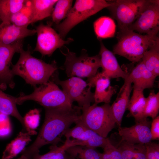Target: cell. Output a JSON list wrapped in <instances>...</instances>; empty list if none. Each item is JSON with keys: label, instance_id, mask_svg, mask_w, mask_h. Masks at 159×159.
Here are the masks:
<instances>
[{"label": "cell", "instance_id": "cell-22", "mask_svg": "<svg viewBox=\"0 0 159 159\" xmlns=\"http://www.w3.org/2000/svg\"><path fill=\"white\" fill-rule=\"evenodd\" d=\"M32 6V24L51 15L57 0H31Z\"/></svg>", "mask_w": 159, "mask_h": 159}, {"label": "cell", "instance_id": "cell-23", "mask_svg": "<svg viewBox=\"0 0 159 159\" xmlns=\"http://www.w3.org/2000/svg\"><path fill=\"white\" fill-rule=\"evenodd\" d=\"M95 33L98 39L114 37L116 31V25L113 19L109 17L102 16L94 23Z\"/></svg>", "mask_w": 159, "mask_h": 159}, {"label": "cell", "instance_id": "cell-21", "mask_svg": "<svg viewBox=\"0 0 159 159\" xmlns=\"http://www.w3.org/2000/svg\"><path fill=\"white\" fill-rule=\"evenodd\" d=\"M115 146L120 152L122 159H146L145 144H131L121 140Z\"/></svg>", "mask_w": 159, "mask_h": 159}, {"label": "cell", "instance_id": "cell-36", "mask_svg": "<svg viewBox=\"0 0 159 159\" xmlns=\"http://www.w3.org/2000/svg\"><path fill=\"white\" fill-rule=\"evenodd\" d=\"M9 116L0 113V137L8 136L11 128Z\"/></svg>", "mask_w": 159, "mask_h": 159}, {"label": "cell", "instance_id": "cell-9", "mask_svg": "<svg viewBox=\"0 0 159 159\" xmlns=\"http://www.w3.org/2000/svg\"><path fill=\"white\" fill-rule=\"evenodd\" d=\"M148 0L108 1L107 8L117 21L119 29L128 28L136 19Z\"/></svg>", "mask_w": 159, "mask_h": 159}, {"label": "cell", "instance_id": "cell-3", "mask_svg": "<svg viewBox=\"0 0 159 159\" xmlns=\"http://www.w3.org/2000/svg\"><path fill=\"white\" fill-rule=\"evenodd\" d=\"M117 42L113 53L123 57L134 64L141 61L145 52L158 42L159 37L141 34L128 28L119 30Z\"/></svg>", "mask_w": 159, "mask_h": 159}, {"label": "cell", "instance_id": "cell-16", "mask_svg": "<svg viewBox=\"0 0 159 159\" xmlns=\"http://www.w3.org/2000/svg\"><path fill=\"white\" fill-rule=\"evenodd\" d=\"M132 83L128 77L124 79V83L117 93L116 99L110 105L112 113L118 127L121 126L123 115L127 109L132 89Z\"/></svg>", "mask_w": 159, "mask_h": 159}, {"label": "cell", "instance_id": "cell-20", "mask_svg": "<svg viewBox=\"0 0 159 159\" xmlns=\"http://www.w3.org/2000/svg\"><path fill=\"white\" fill-rule=\"evenodd\" d=\"M31 135L28 132H20L17 137L6 146L1 159H12L22 152L31 141Z\"/></svg>", "mask_w": 159, "mask_h": 159}, {"label": "cell", "instance_id": "cell-17", "mask_svg": "<svg viewBox=\"0 0 159 159\" xmlns=\"http://www.w3.org/2000/svg\"><path fill=\"white\" fill-rule=\"evenodd\" d=\"M34 29L16 26L12 24L0 23V43L6 45L13 44L36 34Z\"/></svg>", "mask_w": 159, "mask_h": 159}, {"label": "cell", "instance_id": "cell-34", "mask_svg": "<svg viewBox=\"0 0 159 159\" xmlns=\"http://www.w3.org/2000/svg\"><path fill=\"white\" fill-rule=\"evenodd\" d=\"M25 130L31 135L37 134L35 130L39 125L40 112L37 109L30 110L23 117Z\"/></svg>", "mask_w": 159, "mask_h": 159}, {"label": "cell", "instance_id": "cell-24", "mask_svg": "<svg viewBox=\"0 0 159 159\" xmlns=\"http://www.w3.org/2000/svg\"><path fill=\"white\" fill-rule=\"evenodd\" d=\"M16 98V97L4 93L0 89V113L16 118L25 130L23 117L17 108Z\"/></svg>", "mask_w": 159, "mask_h": 159}, {"label": "cell", "instance_id": "cell-31", "mask_svg": "<svg viewBox=\"0 0 159 159\" xmlns=\"http://www.w3.org/2000/svg\"><path fill=\"white\" fill-rule=\"evenodd\" d=\"M73 1L59 0L56 3L51 14L52 23L58 24L66 18L72 8Z\"/></svg>", "mask_w": 159, "mask_h": 159}, {"label": "cell", "instance_id": "cell-37", "mask_svg": "<svg viewBox=\"0 0 159 159\" xmlns=\"http://www.w3.org/2000/svg\"><path fill=\"white\" fill-rule=\"evenodd\" d=\"M145 145L146 159H159V144L151 141Z\"/></svg>", "mask_w": 159, "mask_h": 159}, {"label": "cell", "instance_id": "cell-40", "mask_svg": "<svg viewBox=\"0 0 159 159\" xmlns=\"http://www.w3.org/2000/svg\"><path fill=\"white\" fill-rule=\"evenodd\" d=\"M17 159H30V158L25 155L22 154L21 156Z\"/></svg>", "mask_w": 159, "mask_h": 159}, {"label": "cell", "instance_id": "cell-27", "mask_svg": "<svg viewBox=\"0 0 159 159\" xmlns=\"http://www.w3.org/2000/svg\"><path fill=\"white\" fill-rule=\"evenodd\" d=\"M74 146L75 145L73 139H66L62 145L58 146L56 144L52 145L48 152L43 155L37 153L31 159H64L66 150Z\"/></svg>", "mask_w": 159, "mask_h": 159}, {"label": "cell", "instance_id": "cell-2", "mask_svg": "<svg viewBox=\"0 0 159 159\" xmlns=\"http://www.w3.org/2000/svg\"><path fill=\"white\" fill-rule=\"evenodd\" d=\"M19 53V59L13 66L11 72L14 76L21 77L26 83L34 87L47 82L57 70L55 61L50 64L47 63L32 56L30 50L25 51L23 49Z\"/></svg>", "mask_w": 159, "mask_h": 159}, {"label": "cell", "instance_id": "cell-12", "mask_svg": "<svg viewBox=\"0 0 159 159\" xmlns=\"http://www.w3.org/2000/svg\"><path fill=\"white\" fill-rule=\"evenodd\" d=\"M23 40L9 45L0 43V89L2 90L7 87L13 88L15 86L14 76L10 67L14 54L19 53L23 49Z\"/></svg>", "mask_w": 159, "mask_h": 159}, {"label": "cell", "instance_id": "cell-41", "mask_svg": "<svg viewBox=\"0 0 159 159\" xmlns=\"http://www.w3.org/2000/svg\"><path fill=\"white\" fill-rule=\"evenodd\" d=\"M1 23V20L0 19V23Z\"/></svg>", "mask_w": 159, "mask_h": 159}, {"label": "cell", "instance_id": "cell-33", "mask_svg": "<svg viewBox=\"0 0 159 159\" xmlns=\"http://www.w3.org/2000/svg\"><path fill=\"white\" fill-rule=\"evenodd\" d=\"M146 98L144 115L145 118L150 117L153 119L157 116L159 110V92L155 93V91H150Z\"/></svg>", "mask_w": 159, "mask_h": 159}, {"label": "cell", "instance_id": "cell-14", "mask_svg": "<svg viewBox=\"0 0 159 159\" xmlns=\"http://www.w3.org/2000/svg\"><path fill=\"white\" fill-rule=\"evenodd\" d=\"M110 79L102 72H97L93 77L88 79L87 82L92 87H95L94 93V103L104 102L110 104L112 96L117 92L118 86L110 85Z\"/></svg>", "mask_w": 159, "mask_h": 159}, {"label": "cell", "instance_id": "cell-15", "mask_svg": "<svg viewBox=\"0 0 159 159\" xmlns=\"http://www.w3.org/2000/svg\"><path fill=\"white\" fill-rule=\"evenodd\" d=\"M100 49L99 55L100 57L102 72L110 79L121 77L125 79L128 73L120 66L113 53L107 49L100 41Z\"/></svg>", "mask_w": 159, "mask_h": 159}, {"label": "cell", "instance_id": "cell-1", "mask_svg": "<svg viewBox=\"0 0 159 159\" xmlns=\"http://www.w3.org/2000/svg\"><path fill=\"white\" fill-rule=\"evenodd\" d=\"M45 118L36 140L22 151L30 159L39 153V150L45 145L56 144L73 124L81 120V108L71 107L44 108Z\"/></svg>", "mask_w": 159, "mask_h": 159}, {"label": "cell", "instance_id": "cell-30", "mask_svg": "<svg viewBox=\"0 0 159 159\" xmlns=\"http://www.w3.org/2000/svg\"><path fill=\"white\" fill-rule=\"evenodd\" d=\"M66 152L76 159H102V153L95 148L80 145L70 147Z\"/></svg>", "mask_w": 159, "mask_h": 159}, {"label": "cell", "instance_id": "cell-4", "mask_svg": "<svg viewBox=\"0 0 159 159\" xmlns=\"http://www.w3.org/2000/svg\"><path fill=\"white\" fill-rule=\"evenodd\" d=\"M34 91L28 95H21L16 98V104L32 100L44 108L71 107L73 102L65 93L52 80L34 87Z\"/></svg>", "mask_w": 159, "mask_h": 159}, {"label": "cell", "instance_id": "cell-39", "mask_svg": "<svg viewBox=\"0 0 159 159\" xmlns=\"http://www.w3.org/2000/svg\"><path fill=\"white\" fill-rule=\"evenodd\" d=\"M64 159H76L70 156L66 152L64 156Z\"/></svg>", "mask_w": 159, "mask_h": 159}, {"label": "cell", "instance_id": "cell-8", "mask_svg": "<svg viewBox=\"0 0 159 159\" xmlns=\"http://www.w3.org/2000/svg\"><path fill=\"white\" fill-rule=\"evenodd\" d=\"M58 75L57 70L50 78L57 85H60L69 98L73 102H77L81 109L89 106L91 102H94V93L91 92L92 87L87 82L75 77L61 81Z\"/></svg>", "mask_w": 159, "mask_h": 159}, {"label": "cell", "instance_id": "cell-11", "mask_svg": "<svg viewBox=\"0 0 159 159\" xmlns=\"http://www.w3.org/2000/svg\"><path fill=\"white\" fill-rule=\"evenodd\" d=\"M37 38L34 51H37L42 56H50L57 49L73 41L69 38L66 40L62 39L52 27L51 24H40L36 27Z\"/></svg>", "mask_w": 159, "mask_h": 159}, {"label": "cell", "instance_id": "cell-19", "mask_svg": "<svg viewBox=\"0 0 159 159\" xmlns=\"http://www.w3.org/2000/svg\"><path fill=\"white\" fill-rule=\"evenodd\" d=\"M132 95L130 98L127 109L129 111L127 117H132L135 122L147 119L145 116L144 111L146 98L143 94V90L132 88Z\"/></svg>", "mask_w": 159, "mask_h": 159}, {"label": "cell", "instance_id": "cell-6", "mask_svg": "<svg viewBox=\"0 0 159 159\" xmlns=\"http://www.w3.org/2000/svg\"><path fill=\"white\" fill-rule=\"evenodd\" d=\"M81 111V121L89 129L103 137L107 138L117 125L110 104L99 106L94 103Z\"/></svg>", "mask_w": 159, "mask_h": 159}, {"label": "cell", "instance_id": "cell-25", "mask_svg": "<svg viewBox=\"0 0 159 159\" xmlns=\"http://www.w3.org/2000/svg\"><path fill=\"white\" fill-rule=\"evenodd\" d=\"M26 0H0V19L1 23L10 24L12 16L24 5Z\"/></svg>", "mask_w": 159, "mask_h": 159}, {"label": "cell", "instance_id": "cell-5", "mask_svg": "<svg viewBox=\"0 0 159 159\" xmlns=\"http://www.w3.org/2000/svg\"><path fill=\"white\" fill-rule=\"evenodd\" d=\"M110 5L108 1L105 0H77L65 19L55 25V28L64 39L76 25Z\"/></svg>", "mask_w": 159, "mask_h": 159}, {"label": "cell", "instance_id": "cell-26", "mask_svg": "<svg viewBox=\"0 0 159 159\" xmlns=\"http://www.w3.org/2000/svg\"><path fill=\"white\" fill-rule=\"evenodd\" d=\"M141 61L156 77L159 75V42L145 52Z\"/></svg>", "mask_w": 159, "mask_h": 159}, {"label": "cell", "instance_id": "cell-29", "mask_svg": "<svg viewBox=\"0 0 159 159\" xmlns=\"http://www.w3.org/2000/svg\"><path fill=\"white\" fill-rule=\"evenodd\" d=\"M72 128H69L64 134L66 139H74L84 142L89 138L92 130L89 129L81 120L75 124Z\"/></svg>", "mask_w": 159, "mask_h": 159}, {"label": "cell", "instance_id": "cell-7", "mask_svg": "<svg viewBox=\"0 0 159 159\" xmlns=\"http://www.w3.org/2000/svg\"><path fill=\"white\" fill-rule=\"evenodd\" d=\"M66 51L60 50L65 57L64 67L68 77L76 76L79 77H92L97 73L101 67L99 54L89 56L87 51L82 50L81 55L77 56L75 53L70 51L66 47Z\"/></svg>", "mask_w": 159, "mask_h": 159}, {"label": "cell", "instance_id": "cell-18", "mask_svg": "<svg viewBox=\"0 0 159 159\" xmlns=\"http://www.w3.org/2000/svg\"><path fill=\"white\" fill-rule=\"evenodd\" d=\"M127 72L128 77L133 84L132 88L144 91L145 89L153 87L156 77L146 67L141 61L130 72Z\"/></svg>", "mask_w": 159, "mask_h": 159}, {"label": "cell", "instance_id": "cell-28", "mask_svg": "<svg viewBox=\"0 0 159 159\" xmlns=\"http://www.w3.org/2000/svg\"><path fill=\"white\" fill-rule=\"evenodd\" d=\"M32 6L31 0H26L23 7L11 17L10 22L17 26L27 28L32 24Z\"/></svg>", "mask_w": 159, "mask_h": 159}, {"label": "cell", "instance_id": "cell-32", "mask_svg": "<svg viewBox=\"0 0 159 159\" xmlns=\"http://www.w3.org/2000/svg\"><path fill=\"white\" fill-rule=\"evenodd\" d=\"M74 140L75 145H80L93 148L100 147L104 149L111 143L107 138L103 137L92 130L90 136L87 140L82 142Z\"/></svg>", "mask_w": 159, "mask_h": 159}, {"label": "cell", "instance_id": "cell-35", "mask_svg": "<svg viewBox=\"0 0 159 159\" xmlns=\"http://www.w3.org/2000/svg\"><path fill=\"white\" fill-rule=\"evenodd\" d=\"M102 159H122L121 154L117 149L111 143L103 149L102 153Z\"/></svg>", "mask_w": 159, "mask_h": 159}, {"label": "cell", "instance_id": "cell-10", "mask_svg": "<svg viewBox=\"0 0 159 159\" xmlns=\"http://www.w3.org/2000/svg\"><path fill=\"white\" fill-rule=\"evenodd\" d=\"M128 28L141 34L158 36L159 31V1L148 0L137 18Z\"/></svg>", "mask_w": 159, "mask_h": 159}, {"label": "cell", "instance_id": "cell-38", "mask_svg": "<svg viewBox=\"0 0 159 159\" xmlns=\"http://www.w3.org/2000/svg\"><path fill=\"white\" fill-rule=\"evenodd\" d=\"M150 127L151 140H159V116L153 119Z\"/></svg>", "mask_w": 159, "mask_h": 159}, {"label": "cell", "instance_id": "cell-13", "mask_svg": "<svg viewBox=\"0 0 159 159\" xmlns=\"http://www.w3.org/2000/svg\"><path fill=\"white\" fill-rule=\"evenodd\" d=\"M151 122L147 119L135 122V125L130 127H119L118 134L121 140L132 144H145L152 141Z\"/></svg>", "mask_w": 159, "mask_h": 159}]
</instances>
